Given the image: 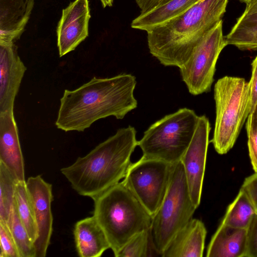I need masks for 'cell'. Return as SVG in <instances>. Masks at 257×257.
Listing matches in <instances>:
<instances>
[{"label": "cell", "mask_w": 257, "mask_h": 257, "mask_svg": "<svg viewBox=\"0 0 257 257\" xmlns=\"http://www.w3.org/2000/svg\"><path fill=\"white\" fill-rule=\"evenodd\" d=\"M88 0H75L62 10L57 28L60 57L73 51L88 36Z\"/></svg>", "instance_id": "12"}, {"label": "cell", "mask_w": 257, "mask_h": 257, "mask_svg": "<svg viewBox=\"0 0 257 257\" xmlns=\"http://www.w3.org/2000/svg\"><path fill=\"white\" fill-rule=\"evenodd\" d=\"M26 186L33 205L39 232L38 237L34 242L36 250V257H45L53 231L52 185L38 175L29 177L26 181Z\"/></svg>", "instance_id": "11"}, {"label": "cell", "mask_w": 257, "mask_h": 257, "mask_svg": "<svg viewBox=\"0 0 257 257\" xmlns=\"http://www.w3.org/2000/svg\"><path fill=\"white\" fill-rule=\"evenodd\" d=\"M93 200V216L115 257L135 235L151 229L153 217L121 181Z\"/></svg>", "instance_id": "4"}, {"label": "cell", "mask_w": 257, "mask_h": 257, "mask_svg": "<svg viewBox=\"0 0 257 257\" xmlns=\"http://www.w3.org/2000/svg\"><path fill=\"white\" fill-rule=\"evenodd\" d=\"M1 257H20L7 224L0 221Z\"/></svg>", "instance_id": "27"}, {"label": "cell", "mask_w": 257, "mask_h": 257, "mask_svg": "<svg viewBox=\"0 0 257 257\" xmlns=\"http://www.w3.org/2000/svg\"><path fill=\"white\" fill-rule=\"evenodd\" d=\"M228 0H203L148 32L150 53L165 66L179 68L204 35L222 19Z\"/></svg>", "instance_id": "3"}, {"label": "cell", "mask_w": 257, "mask_h": 257, "mask_svg": "<svg viewBox=\"0 0 257 257\" xmlns=\"http://www.w3.org/2000/svg\"><path fill=\"white\" fill-rule=\"evenodd\" d=\"M199 116L182 108L152 124L138 141L142 157L174 164L181 160L193 137Z\"/></svg>", "instance_id": "6"}, {"label": "cell", "mask_w": 257, "mask_h": 257, "mask_svg": "<svg viewBox=\"0 0 257 257\" xmlns=\"http://www.w3.org/2000/svg\"><path fill=\"white\" fill-rule=\"evenodd\" d=\"M0 162L19 181H26L24 161L14 112H0Z\"/></svg>", "instance_id": "14"}, {"label": "cell", "mask_w": 257, "mask_h": 257, "mask_svg": "<svg viewBox=\"0 0 257 257\" xmlns=\"http://www.w3.org/2000/svg\"><path fill=\"white\" fill-rule=\"evenodd\" d=\"M103 8L111 7L113 5V0H99Z\"/></svg>", "instance_id": "33"}, {"label": "cell", "mask_w": 257, "mask_h": 257, "mask_svg": "<svg viewBox=\"0 0 257 257\" xmlns=\"http://www.w3.org/2000/svg\"><path fill=\"white\" fill-rule=\"evenodd\" d=\"M251 75L248 82L251 102V112L257 105V56L251 63Z\"/></svg>", "instance_id": "30"}, {"label": "cell", "mask_w": 257, "mask_h": 257, "mask_svg": "<svg viewBox=\"0 0 257 257\" xmlns=\"http://www.w3.org/2000/svg\"><path fill=\"white\" fill-rule=\"evenodd\" d=\"M172 167V164L142 157L131 163L121 181L152 217L167 193Z\"/></svg>", "instance_id": "8"}, {"label": "cell", "mask_w": 257, "mask_h": 257, "mask_svg": "<svg viewBox=\"0 0 257 257\" xmlns=\"http://www.w3.org/2000/svg\"><path fill=\"white\" fill-rule=\"evenodd\" d=\"M26 70L14 43H0V112H14L15 99Z\"/></svg>", "instance_id": "13"}, {"label": "cell", "mask_w": 257, "mask_h": 257, "mask_svg": "<svg viewBox=\"0 0 257 257\" xmlns=\"http://www.w3.org/2000/svg\"><path fill=\"white\" fill-rule=\"evenodd\" d=\"M151 229L135 235L122 247L116 257H146L149 255Z\"/></svg>", "instance_id": "25"}, {"label": "cell", "mask_w": 257, "mask_h": 257, "mask_svg": "<svg viewBox=\"0 0 257 257\" xmlns=\"http://www.w3.org/2000/svg\"><path fill=\"white\" fill-rule=\"evenodd\" d=\"M35 0H0V43H15L25 30Z\"/></svg>", "instance_id": "15"}, {"label": "cell", "mask_w": 257, "mask_h": 257, "mask_svg": "<svg viewBox=\"0 0 257 257\" xmlns=\"http://www.w3.org/2000/svg\"><path fill=\"white\" fill-rule=\"evenodd\" d=\"M210 130L208 118L199 116L192 139L180 160L191 199L197 208L201 201Z\"/></svg>", "instance_id": "10"}, {"label": "cell", "mask_w": 257, "mask_h": 257, "mask_svg": "<svg viewBox=\"0 0 257 257\" xmlns=\"http://www.w3.org/2000/svg\"><path fill=\"white\" fill-rule=\"evenodd\" d=\"M19 180L5 165L0 162V221L7 223L15 201Z\"/></svg>", "instance_id": "23"}, {"label": "cell", "mask_w": 257, "mask_h": 257, "mask_svg": "<svg viewBox=\"0 0 257 257\" xmlns=\"http://www.w3.org/2000/svg\"><path fill=\"white\" fill-rule=\"evenodd\" d=\"M226 46L221 20L204 35L190 59L179 68L182 80L191 94L210 90L217 59Z\"/></svg>", "instance_id": "9"}, {"label": "cell", "mask_w": 257, "mask_h": 257, "mask_svg": "<svg viewBox=\"0 0 257 257\" xmlns=\"http://www.w3.org/2000/svg\"><path fill=\"white\" fill-rule=\"evenodd\" d=\"M76 248L81 257H99L110 244L94 216L76 222L74 230Z\"/></svg>", "instance_id": "17"}, {"label": "cell", "mask_w": 257, "mask_h": 257, "mask_svg": "<svg viewBox=\"0 0 257 257\" xmlns=\"http://www.w3.org/2000/svg\"><path fill=\"white\" fill-rule=\"evenodd\" d=\"M207 230L203 222L192 218L175 235L163 257H202Z\"/></svg>", "instance_id": "16"}, {"label": "cell", "mask_w": 257, "mask_h": 257, "mask_svg": "<svg viewBox=\"0 0 257 257\" xmlns=\"http://www.w3.org/2000/svg\"><path fill=\"white\" fill-rule=\"evenodd\" d=\"M136 4L140 9L141 13H143L158 7L162 0H135Z\"/></svg>", "instance_id": "31"}, {"label": "cell", "mask_w": 257, "mask_h": 257, "mask_svg": "<svg viewBox=\"0 0 257 257\" xmlns=\"http://www.w3.org/2000/svg\"><path fill=\"white\" fill-rule=\"evenodd\" d=\"M241 188L245 192L257 212V173L246 177Z\"/></svg>", "instance_id": "29"}, {"label": "cell", "mask_w": 257, "mask_h": 257, "mask_svg": "<svg viewBox=\"0 0 257 257\" xmlns=\"http://www.w3.org/2000/svg\"><path fill=\"white\" fill-rule=\"evenodd\" d=\"M135 76L120 74L110 78L93 77L78 88L65 89L55 125L66 132H83L96 120L109 116L122 119L137 107Z\"/></svg>", "instance_id": "1"}, {"label": "cell", "mask_w": 257, "mask_h": 257, "mask_svg": "<svg viewBox=\"0 0 257 257\" xmlns=\"http://www.w3.org/2000/svg\"><path fill=\"white\" fill-rule=\"evenodd\" d=\"M200 0H171L140 14L131 24L132 28L146 32L184 13Z\"/></svg>", "instance_id": "19"}, {"label": "cell", "mask_w": 257, "mask_h": 257, "mask_svg": "<svg viewBox=\"0 0 257 257\" xmlns=\"http://www.w3.org/2000/svg\"><path fill=\"white\" fill-rule=\"evenodd\" d=\"M15 205L19 216L31 240L35 242L39 235L34 209L26 181H18L15 191Z\"/></svg>", "instance_id": "22"}, {"label": "cell", "mask_w": 257, "mask_h": 257, "mask_svg": "<svg viewBox=\"0 0 257 257\" xmlns=\"http://www.w3.org/2000/svg\"><path fill=\"white\" fill-rule=\"evenodd\" d=\"M256 213L247 195L240 188L235 199L228 206L221 223L247 229Z\"/></svg>", "instance_id": "21"}, {"label": "cell", "mask_w": 257, "mask_h": 257, "mask_svg": "<svg viewBox=\"0 0 257 257\" xmlns=\"http://www.w3.org/2000/svg\"><path fill=\"white\" fill-rule=\"evenodd\" d=\"M224 38L227 45L241 50H257V12L243 13Z\"/></svg>", "instance_id": "20"}, {"label": "cell", "mask_w": 257, "mask_h": 257, "mask_svg": "<svg viewBox=\"0 0 257 257\" xmlns=\"http://www.w3.org/2000/svg\"><path fill=\"white\" fill-rule=\"evenodd\" d=\"M197 208L188 189L182 164H172L168 189L153 217L151 228L152 245L162 255L177 234L192 218Z\"/></svg>", "instance_id": "7"}, {"label": "cell", "mask_w": 257, "mask_h": 257, "mask_svg": "<svg viewBox=\"0 0 257 257\" xmlns=\"http://www.w3.org/2000/svg\"><path fill=\"white\" fill-rule=\"evenodd\" d=\"M247 229L221 223L208 244L207 257H246Z\"/></svg>", "instance_id": "18"}, {"label": "cell", "mask_w": 257, "mask_h": 257, "mask_svg": "<svg viewBox=\"0 0 257 257\" xmlns=\"http://www.w3.org/2000/svg\"><path fill=\"white\" fill-rule=\"evenodd\" d=\"M255 0H239L240 2L245 3L246 5H248L253 2Z\"/></svg>", "instance_id": "34"}, {"label": "cell", "mask_w": 257, "mask_h": 257, "mask_svg": "<svg viewBox=\"0 0 257 257\" xmlns=\"http://www.w3.org/2000/svg\"><path fill=\"white\" fill-rule=\"evenodd\" d=\"M254 12H257V0H255L250 4L246 5V8L243 13H251Z\"/></svg>", "instance_id": "32"}, {"label": "cell", "mask_w": 257, "mask_h": 257, "mask_svg": "<svg viewBox=\"0 0 257 257\" xmlns=\"http://www.w3.org/2000/svg\"><path fill=\"white\" fill-rule=\"evenodd\" d=\"M15 242L20 257H36L34 242L22 222L16 209L15 201L7 223Z\"/></svg>", "instance_id": "24"}, {"label": "cell", "mask_w": 257, "mask_h": 257, "mask_svg": "<svg viewBox=\"0 0 257 257\" xmlns=\"http://www.w3.org/2000/svg\"><path fill=\"white\" fill-rule=\"evenodd\" d=\"M246 257H257V212L247 229Z\"/></svg>", "instance_id": "28"}, {"label": "cell", "mask_w": 257, "mask_h": 257, "mask_svg": "<svg viewBox=\"0 0 257 257\" xmlns=\"http://www.w3.org/2000/svg\"><path fill=\"white\" fill-rule=\"evenodd\" d=\"M136 133L130 125L118 129L86 155L62 168L61 173L77 193L93 199L124 178L138 146Z\"/></svg>", "instance_id": "2"}, {"label": "cell", "mask_w": 257, "mask_h": 257, "mask_svg": "<svg viewBox=\"0 0 257 257\" xmlns=\"http://www.w3.org/2000/svg\"><path fill=\"white\" fill-rule=\"evenodd\" d=\"M214 98L216 117L211 142L223 155L233 147L251 113L249 83L243 78L223 77L215 84Z\"/></svg>", "instance_id": "5"}, {"label": "cell", "mask_w": 257, "mask_h": 257, "mask_svg": "<svg viewBox=\"0 0 257 257\" xmlns=\"http://www.w3.org/2000/svg\"><path fill=\"white\" fill-rule=\"evenodd\" d=\"M170 1H171V0H162V1L161 2V3H160V4L159 6L163 5V4H165L166 3H167V2H168Z\"/></svg>", "instance_id": "35"}, {"label": "cell", "mask_w": 257, "mask_h": 257, "mask_svg": "<svg viewBox=\"0 0 257 257\" xmlns=\"http://www.w3.org/2000/svg\"><path fill=\"white\" fill-rule=\"evenodd\" d=\"M246 130L250 162L254 172L257 173V105L247 118Z\"/></svg>", "instance_id": "26"}]
</instances>
